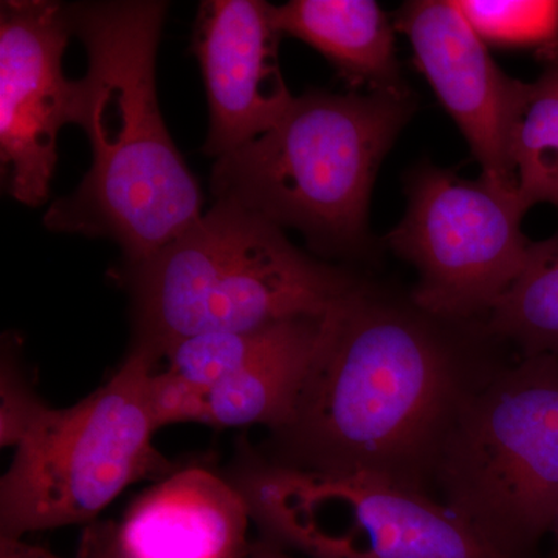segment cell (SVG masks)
<instances>
[{"label": "cell", "instance_id": "7402d4cb", "mask_svg": "<svg viewBox=\"0 0 558 558\" xmlns=\"http://www.w3.org/2000/svg\"><path fill=\"white\" fill-rule=\"evenodd\" d=\"M250 558H292L286 556L284 553L279 550L278 546L271 545V543H259V545L252 546L250 550Z\"/></svg>", "mask_w": 558, "mask_h": 558}, {"label": "cell", "instance_id": "30bf717a", "mask_svg": "<svg viewBox=\"0 0 558 558\" xmlns=\"http://www.w3.org/2000/svg\"><path fill=\"white\" fill-rule=\"evenodd\" d=\"M275 5L263 0H204L193 28L209 109L205 156L216 160L270 131L292 97L279 65Z\"/></svg>", "mask_w": 558, "mask_h": 558}, {"label": "cell", "instance_id": "2e32d148", "mask_svg": "<svg viewBox=\"0 0 558 558\" xmlns=\"http://www.w3.org/2000/svg\"><path fill=\"white\" fill-rule=\"evenodd\" d=\"M484 332L527 355L558 359V234L531 242L523 269L484 319Z\"/></svg>", "mask_w": 558, "mask_h": 558}, {"label": "cell", "instance_id": "ac0fdd59", "mask_svg": "<svg viewBox=\"0 0 558 558\" xmlns=\"http://www.w3.org/2000/svg\"><path fill=\"white\" fill-rule=\"evenodd\" d=\"M457 5L484 43L535 47L537 54L558 47V2L462 0Z\"/></svg>", "mask_w": 558, "mask_h": 558}, {"label": "cell", "instance_id": "8992f818", "mask_svg": "<svg viewBox=\"0 0 558 558\" xmlns=\"http://www.w3.org/2000/svg\"><path fill=\"white\" fill-rule=\"evenodd\" d=\"M159 363L132 348L86 399L40 411L0 481V538L92 523L131 484L170 472L148 403Z\"/></svg>", "mask_w": 558, "mask_h": 558}, {"label": "cell", "instance_id": "5bb4252c", "mask_svg": "<svg viewBox=\"0 0 558 558\" xmlns=\"http://www.w3.org/2000/svg\"><path fill=\"white\" fill-rule=\"evenodd\" d=\"M325 317L290 319L277 340L248 365L205 391L204 424L211 427L288 424L310 371Z\"/></svg>", "mask_w": 558, "mask_h": 558}, {"label": "cell", "instance_id": "44dd1931", "mask_svg": "<svg viewBox=\"0 0 558 558\" xmlns=\"http://www.w3.org/2000/svg\"><path fill=\"white\" fill-rule=\"evenodd\" d=\"M0 558H61L21 538H0Z\"/></svg>", "mask_w": 558, "mask_h": 558}, {"label": "cell", "instance_id": "9c48e42d", "mask_svg": "<svg viewBox=\"0 0 558 558\" xmlns=\"http://www.w3.org/2000/svg\"><path fill=\"white\" fill-rule=\"evenodd\" d=\"M73 36L69 3H0V167L3 190L39 207L49 199L58 134L73 124L78 83L62 72Z\"/></svg>", "mask_w": 558, "mask_h": 558}, {"label": "cell", "instance_id": "277c9868", "mask_svg": "<svg viewBox=\"0 0 558 558\" xmlns=\"http://www.w3.org/2000/svg\"><path fill=\"white\" fill-rule=\"evenodd\" d=\"M413 109L411 94L307 92L270 131L216 160L209 190L300 231L319 255H366L374 180Z\"/></svg>", "mask_w": 558, "mask_h": 558}, {"label": "cell", "instance_id": "5b68a950", "mask_svg": "<svg viewBox=\"0 0 558 558\" xmlns=\"http://www.w3.org/2000/svg\"><path fill=\"white\" fill-rule=\"evenodd\" d=\"M432 473L490 548L532 558L558 519V359L527 355L473 385Z\"/></svg>", "mask_w": 558, "mask_h": 558}, {"label": "cell", "instance_id": "603a6c76", "mask_svg": "<svg viewBox=\"0 0 558 558\" xmlns=\"http://www.w3.org/2000/svg\"><path fill=\"white\" fill-rule=\"evenodd\" d=\"M554 531H556L557 538H558V519H557L556 527H554Z\"/></svg>", "mask_w": 558, "mask_h": 558}, {"label": "cell", "instance_id": "ffe728a7", "mask_svg": "<svg viewBox=\"0 0 558 558\" xmlns=\"http://www.w3.org/2000/svg\"><path fill=\"white\" fill-rule=\"evenodd\" d=\"M148 403L157 429L178 422L204 424L205 391L170 369L156 371L149 377Z\"/></svg>", "mask_w": 558, "mask_h": 558}, {"label": "cell", "instance_id": "6da1fadb", "mask_svg": "<svg viewBox=\"0 0 558 558\" xmlns=\"http://www.w3.org/2000/svg\"><path fill=\"white\" fill-rule=\"evenodd\" d=\"M449 325L360 282L323 318L278 464L421 487L475 385Z\"/></svg>", "mask_w": 558, "mask_h": 558}, {"label": "cell", "instance_id": "3957f363", "mask_svg": "<svg viewBox=\"0 0 558 558\" xmlns=\"http://www.w3.org/2000/svg\"><path fill=\"white\" fill-rule=\"evenodd\" d=\"M119 279L131 293L132 348L159 362L199 333L325 317L362 282L301 252L281 227L223 201L156 255L121 264Z\"/></svg>", "mask_w": 558, "mask_h": 558}, {"label": "cell", "instance_id": "9a60e30c", "mask_svg": "<svg viewBox=\"0 0 558 558\" xmlns=\"http://www.w3.org/2000/svg\"><path fill=\"white\" fill-rule=\"evenodd\" d=\"M538 57L542 75L517 80L508 130L510 167L527 208L558 207V47Z\"/></svg>", "mask_w": 558, "mask_h": 558}, {"label": "cell", "instance_id": "8fae6325", "mask_svg": "<svg viewBox=\"0 0 558 558\" xmlns=\"http://www.w3.org/2000/svg\"><path fill=\"white\" fill-rule=\"evenodd\" d=\"M399 27L410 38L418 70L468 140L484 178L517 190L508 154L517 80L498 68L457 2L405 3Z\"/></svg>", "mask_w": 558, "mask_h": 558}, {"label": "cell", "instance_id": "7c38bea8", "mask_svg": "<svg viewBox=\"0 0 558 558\" xmlns=\"http://www.w3.org/2000/svg\"><path fill=\"white\" fill-rule=\"evenodd\" d=\"M250 520L231 481L182 469L140 495L119 524L87 529L80 558H244Z\"/></svg>", "mask_w": 558, "mask_h": 558}, {"label": "cell", "instance_id": "7a4b0ae2", "mask_svg": "<svg viewBox=\"0 0 558 558\" xmlns=\"http://www.w3.org/2000/svg\"><path fill=\"white\" fill-rule=\"evenodd\" d=\"M168 3H69L73 35L87 51L73 124L89 138L92 167L78 189L53 202L44 226L108 238L123 264L156 255L204 216L199 180L175 148L157 98L156 62Z\"/></svg>", "mask_w": 558, "mask_h": 558}, {"label": "cell", "instance_id": "4fadbf2b", "mask_svg": "<svg viewBox=\"0 0 558 558\" xmlns=\"http://www.w3.org/2000/svg\"><path fill=\"white\" fill-rule=\"evenodd\" d=\"M282 36L322 53L352 89L409 95L396 58L395 32L373 0H292L275 7Z\"/></svg>", "mask_w": 558, "mask_h": 558}, {"label": "cell", "instance_id": "e0dca14e", "mask_svg": "<svg viewBox=\"0 0 558 558\" xmlns=\"http://www.w3.org/2000/svg\"><path fill=\"white\" fill-rule=\"evenodd\" d=\"M288 322L263 329L208 332L190 337L179 341L167 352V369L202 391H208L266 351L278 339Z\"/></svg>", "mask_w": 558, "mask_h": 558}, {"label": "cell", "instance_id": "ba28073f", "mask_svg": "<svg viewBox=\"0 0 558 558\" xmlns=\"http://www.w3.org/2000/svg\"><path fill=\"white\" fill-rule=\"evenodd\" d=\"M407 197L387 244L417 269L413 303L454 325L486 318L531 245L521 231L529 208L519 191L425 163L407 178Z\"/></svg>", "mask_w": 558, "mask_h": 558}, {"label": "cell", "instance_id": "d6986e66", "mask_svg": "<svg viewBox=\"0 0 558 558\" xmlns=\"http://www.w3.org/2000/svg\"><path fill=\"white\" fill-rule=\"evenodd\" d=\"M0 446L17 447L27 429L46 409L35 392L25 384L21 371L11 359L10 344L3 343L2 376H0Z\"/></svg>", "mask_w": 558, "mask_h": 558}, {"label": "cell", "instance_id": "52a82bcc", "mask_svg": "<svg viewBox=\"0 0 558 558\" xmlns=\"http://www.w3.org/2000/svg\"><path fill=\"white\" fill-rule=\"evenodd\" d=\"M231 483L271 545L312 558H508L421 487L252 461Z\"/></svg>", "mask_w": 558, "mask_h": 558}]
</instances>
